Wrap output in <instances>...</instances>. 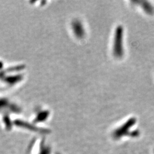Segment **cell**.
<instances>
[{"mask_svg": "<svg viewBox=\"0 0 154 154\" xmlns=\"http://www.w3.org/2000/svg\"><path fill=\"white\" fill-rule=\"evenodd\" d=\"M49 151L46 148V149H45L44 150H43L41 152V153L40 154H49Z\"/></svg>", "mask_w": 154, "mask_h": 154, "instance_id": "obj_1", "label": "cell"}]
</instances>
